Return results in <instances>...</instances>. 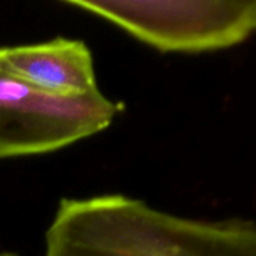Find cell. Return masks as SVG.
<instances>
[{
	"mask_svg": "<svg viewBox=\"0 0 256 256\" xmlns=\"http://www.w3.org/2000/svg\"><path fill=\"white\" fill-rule=\"evenodd\" d=\"M44 256H256V222L183 218L124 195L63 198Z\"/></svg>",
	"mask_w": 256,
	"mask_h": 256,
	"instance_id": "1",
	"label": "cell"
},
{
	"mask_svg": "<svg viewBox=\"0 0 256 256\" xmlns=\"http://www.w3.org/2000/svg\"><path fill=\"white\" fill-rule=\"evenodd\" d=\"M162 52H208L256 34V0H63Z\"/></svg>",
	"mask_w": 256,
	"mask_h": 256,
	"instance_id": "2",
	"label": "cell"
},
{
	"mask_svg": "<svg viewBox=\"0 0 256 256\" xmlns=\"http://www.w3.org/2000/svg\"><path fill=\"white\" fill-rule=\"evenodd\" d=\"M123 105L100 90L80 98L44 93L0 69V159L45 154L110 128Z\"/></svg>",
	"mask_w": 256,
	"mask_h": 256,
	"instance_id": "3",
	"label": "cell"
},
{
	"mask_svg": "<svg viewBox=\"0 0 256 256\" xmlns=\"http://www.w3.org/2000/svg\"><path fill=\"white\" fill-rule=\"evenodd\" d=\"M0 69L54 96L80 98L99 92L93 56L82 40L56 38L42 44L2 46Z\"/></svg>",
	"mask_w": 256,
	"mask_h": 256,
	"instance_id": "4",
	"label": "cell"
},
{
	"mask_svg": "<svg viewBox=\"0 0 256 256\" xmlns=\"http://www.w3.org/2000/svg\"><path fill=\"white\" fill-rule=\"evenodd\" d=\"M0 256H15V255H10V254H0Z\"/></svg>",
	"mask_w": 256,
	"mask_h": 256,
	"instance_id": "5",
	"label": "cell"
}]
</instances>
